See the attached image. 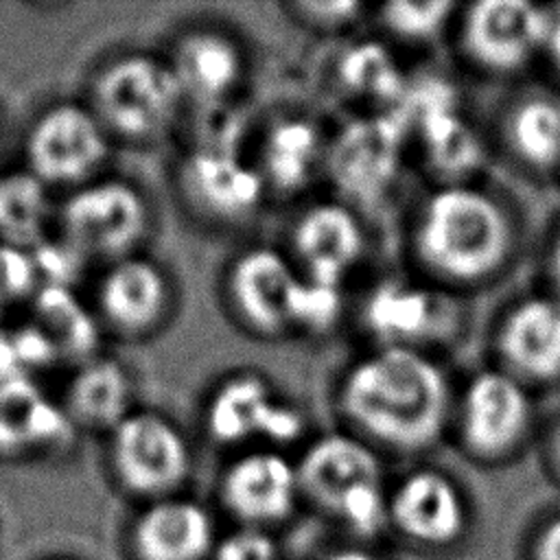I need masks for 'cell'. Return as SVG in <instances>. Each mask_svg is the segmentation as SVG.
<instances>
[{"label": "cell", "mask_w": 560, "mask_h": 560, "mask_svg": "<svg viewBox=\"0 0 560 560\" xmlns=\"http://www.w3.org/2000/svg\"><path fill=\"white\" fill-rule=\"evenodd\" d=\"M52 199L48 186L31 171L0 177V243L33 249L48 238Z\"/></svg>", "instance_id": "obj_26"}, {"label": "cell", "mask_w": 560, "mask_h": 560, "mask_svg": "<svg viewBox=\"0 0 560 560\" xmlns=\"http://www.w3.org/2000/svg\"><path fill=\"white\" fill-rule=\"evenodd\" d=\"M184 92L168 61L144 52L112 59L94 79L92 112L107 133L153 140L175 120Z\"/></svg>", "instance_id": "obj_3"}, {"label": "cell", "mask_w": 560, "mask_h": 560, "mask_svg": "<svg viewBox=\"0 0 560 560\" xmlns=\"http://www.w3.org/2000/svg\"><path fill=\"white\" fill-rule=\"evenodd\" d=\"M549 271H551V278H553V284L560 293V232L551 245V254H549ZM560 298V295H558Z\"/></svg>", "instance_id": "obj_39"}, {"label": "cell", "mask_w": 560, "mask_h": 560, "mask_svg": "<svg viewBox=\"0 0 560 560\" xmlns=\"http://www.w3.org/2000/svg\"><path fill=\"white\" fill-rule=\"evenodd\" d=\"M206 427L217 442L225 444L254 438L293 442L304 431V416L265 378L236 374L212 392L206 405Z\"/></svg>", "instance_id": "obj_7"}, {"label": "cell", "mask_w": 560, "mask_h": 560, "mask_svg": "<svg viewBox=\"0 0 560 560\" xmlns=\"http://www.w3.org/2000/svg\"><path fill=\"white\" fill-rule=\"evenodd\" d=\"M457 308L444 295L413 282L387 280L372 289L363 306L368 330L381 348L420 350L455 330Z\"/></svg>", "instance_id": "obj_11"}, {"label": "cell", "mask_w": 560, "mask_h": 560, "mask_svg": "<svg viewBox=\"0 0 560 560\" xmlns=\"http://www.w3.org/2000/svg\"><path fill=\"white\" fill-rule=\"evenodd\" d=\"M300 486L330 510L354 490L381 483V466L372 448L359 438L332 433L315 440L298 468Z\"/></svg>", "instance_id": "obj_18"}, {"label": "cell", "mask_w": 560, "mask_h": 560, "mask_svg": "<svg viewBox=\"0 0 560 560\" xmlns=\"http://www.w3.org/2000/svg\"><path fill=\"white\" fill-rule=\"evenodd\" d=\"M138 542L149 560H197L212 542V525L192 501H162L140 518Z\"/></svg>", "instance_id": "obj_25"}, {"label": "cell", "mask_w": 560, "mask_h": 560, "mask_svg": "<svg viewBox=\"0 0 560 560\" xmlns=\"http://www.w3.org/2000/svg\"><path fill=\"white\" fill-rule=\"evenodd\" d=\"M171 284L160 265L127 256L109 265L98 284V308L120 332L136 335L155 328L168 308Z\"/></svg>", "instance_id": "obj_16"}, {"label": "cell", "mask_w": 560, "mask_h": 560, "mask_svg": "<svg viewBox=\"0 0 560 560\" xmlns=\"http://www.w3.org/2000/svg\"><path fill=\"white\" fill-rule=\"evenodd\" d=\"M61 236L88 260L116 262L149 232L144 195L125 179H96L79 186L59 210Z\"/></svg>", "instance_id": "obj_4"}, {"label": "cell", "mask_w": 560, "mask_h": 560, "mask_svg": "<svg viewBox=\"0 0 560 560\" xmlns=\"http://www.w3.org/2000/svg\"><path fill=\"white\" fill-rule=\"evenodd\" d=\"M133 385L127 370L105 357H94L72 374L63 407L74 427L114 431L131 413Z\"/></svg>", "instance_id": "obj_22"}, {"label": "cell", "mask_w": 560, "mask_h": 560, "mask_svg": "<svg viewBox=\"0 0 560 560\" xmlns=\"http://www.w3.org/2000/svg\"><path fill=\"white\" fill-rule=\"evenodd\" d=\"M508 140L516 158L534 171L560 164V101L532 96L521 101L508 118Z\"/></svg>", "instance_id": "obj_27"}, {"label": "cell", "mask_w": 560, "mask_h": 560, "mask_svg": "<svg viewBox=\"0 0 560 560\" xmlns=\"http://www.w3.org/2000/svg\"><path fill=\"white\" fill-rule=\"evenodd\" d=\"M453 11L455 4L446 0L389 2L381 9V22L400 39L429 42L444 31Z\"/></svg>", "instance_id": "obj_30"}, {"label": "cell", "mask_w": 560, "mask_h": 560, "mask_svg": "<svg viewBox=\"0 0 560 560\" xmlns=\"http://www.w3.org/2000/svg\"><path fill=\"white\" fill-rule=\"evenodd\" d=\"M28 322L50 343L57 363H74L77 368L96 357L101 343L98 322L74 289H37L31 300Z\"/></svg>", "instance_id": "obj_23"}, {"label": "cell", "mask_w": 560, "mask_h": 560, "mask_svg": "<svg viewBox=\"0 0 560 560\" xmlns=\"http://www.w3.org/2000/svg\"><path fill=\"white\" fill-rule=\"evenodd\" d=\"M182 188L203 214L219 221L249 217L267 190L258 166L232 147H201L190 153L182 166Z\"/></svg>", "instance_id": "obj_13"}, {"label": "cell", "mask_w": 560, "mask_h": 560, "mask_svg": "<svg viewBox=\"0 0 560 560\" xmlns=\"http://www.w3.org/2000/svg\"><path fill=\"white\" fill-rule=\"evenodd\" d=\"M337 77L346 92L378 105H396L407 88L394 55L378 42L348 48L337 63Z\"/></svg>", "instance_id": "obj_28"}, {"label": "cell", "mask_w": 560, "mask_h": 560, "mask_svg": "<svg viewBox=\"0 0 560 560\" xmlns=\"http://www.w3.org/2000/svg\"><path fill=\"white\" fill-rule=\"evenodd\" d=\"M293 247L302 262V276L341 287L363 249V232L357 217L341 203L311 206L293 228Z\"/></svg>", "instance_id": "obj_15"}, {"label": "cell", "mask_w": 560, "mask_h": 560, "mask_svg": "<svg viewBox=\"0 0 560 560\" xmlns=\"http://www.w3.org/2000/svg\"><path fill=\"white\" fill-rule=\"evenodd\" d=\"M553 457H556V464L560 468V424H558L556 435H553Z\"/></svg>", "instance_id": "obj_41"}, {"label": "cell", "mask_w": 560, "mask_h": 560, "mask_svg": "<svg viewBox=\"0 0 560 560\" xmlns=\"http://www.w3.org/2000/svg\"><path fill=\"white\" fill-rule=\"evenodd\" d=\"M39 289L55 287V289H74L79 278L88 267V258L61 234L59 238H44L39 245L31 249Z\"/></svg>", "instance_id": "obj_32"}, {"label": "cell", "mask_w": 560, "mask_h": 560, "mask_svg": "<svg viewBox=\"0 0 560 560\" xmlns=\"http://www.w3.org/2000/svg\"><path fill=\"white\" fill-rule=\"evenodd\" d=\"M389 512L413 538L444 542L464 523V503L453 481L438 470H416L396 490Z\"/></svg>", "instance_id": "obj_21"}, {"label": "cell", "mask_w": 560, "mask_h": 560, "mask_svg": "<svg viewBox=\"0 0 560 560\" xmlns=\"http://www.w3.org/2000/svg\"><path fill=\"white\" fill-rule=\"evenodd\" d=\"M532 424L529 394L508 370L472 376L459 402V427L466 446L481 457L510 453Z\"/></svg>", "instance_id": "obj_9"}, {"label": "cell", "mask_w": 560, "mask_h": 560, "mask_svg": "<svg viewBox=\"0 0 560 560\" xmlns=\"http://www.w3.org/2000/svg\"><path fill=\"white\" fill-rule=\"evenodd\" d=\"M542 52L560 74V4L547 7V33H545V46Z\"/></svg>", "instance_id": "obj_37"}, {"label": "cell", "mask_w": 560, "mask_h": 560, "mask_svg": "<svg viewBox=\"0 0 560 560\" xmlns=\"http://www.w3.org/2000/svg\"><path fill=\"white\" fill-rule=\"evenodd\" d=\"M341 313V289L335 284L317 282L300 271V282L291 304L289 328H300L306 332L328 330Z\"/></svg>", "instance_id": "obj_31"}, {"label": "cell", "mask_w": 560, "mask_h": 560, "mask_svg": "<svg viewBox=\"0 0 560 560\" xmlns=\"http://www.w3.org/2000/svg\"><path fill=\"white\" fill-rule=\"evenodd\" d=\"M112 462L138 492L177 486L188 470V446L177 427L153 411H131L112 431Z\"/></svg>", "instance_id": "obj_10"}, {"label": "cell", "mask_w": 560, "mask_h": 560, "mask_svg": "<svg viewBox=\"0 0 560 560\" xmlns=\"http://www.w3.org/2000/svg\"><path fill=\"white\" fill-rule=\"evenodd\" d=\"M57 363L44 335L31 324L0 328V385L35 381V374Z\"/></svg>", "instance_id": "obj_29"}, {"label": "cell", "mask_w": 560, "mask_h": 560, "mask_svg": "<svg viewBox=\"0 0 560 560\" xmlns=\"http://www.w3.org/2000/svg\"><path fill=\"white\" fill-rule=\"evenodd\" d=\"M300 271L273 247L243 252L228 273V298L247 328L260 335L289 330Z\"/></svg>", "instance_id": "obj_12"}, {"label": "cell", "mask_w": 560, "mask_h": 560, "mask_svg": "<svg viewBox=\"0 0 560 560\" xmlns=\"http://www.w3.org/2000/svg\"><path fill=\"white\" fill-rule=\"evenodd\" d=\"M184 96L217 105L241 81L243 55L236 42L219 31L186 33L168 61Z\"/></svg>", "instance_id": "obj_19"}, {"label": "cell", "mask_w": 560, "mask_h": 560, "mask_svg": "<svg viewBox=\"0 0 560 560\" xmlns=\"http://www.w3.org/2000/svg\"><path fill=\"white\" fill-rule=\"evenodd\" d=\"M326 158L319 129L306 118L273 122L260 144L258 171L267 188L295 192L306 186Z\"/></svg>", "instance_id": "obj_24"}, {"label": "cell", "mask_w": 560, "mask_h": 560, "mask_svg": "<svg viewBox=\"0 0 560 560\" xmlns=\"http://www.w3.org/2000/svg\"><path fill=\"white\" fill-rule=\"evenodd\" d=\"M74 422L35 381L0 385V451L24 455L57 451L72 442Z\"/></svg>", "instance_id": "obj_17"}, {"label": "cell", "mask_w": 560, "mask_h": 560, "mask_svg": "<svg viewBox=\"0 0 560 560\" xmlns=\"http://www.w3.org/2000/svg\"><path fill=\"white\" fill-rule=\"evenodd\" d=\"M547 7L525 0H481L468 7L462 42L475 63L490 72H514L542 52Z\"/></svg>", "instance_id": "obj_8"}, {"label": "cell", "mask_w": 560, "mask_h": 560, "mask_svg": "<svg viewBox=\"0 0 560 560\" xmlns=\"http://www.w3.org/2000/svg\"><path fill=\"white\" fill-rule=\"evenodd\" d=\"M499 352L518 381L560 378V298L529 295L516 302L499 328Z\"/></svg>", "instance_id": "obj_14"}, {"label": "cell", "mask_w": 560, "mask_h": 560, "mask_svg": "<svg viewBox=\"0 0 560 560\" xmlns=\"http://www.w3.org/2000/svg\"><path fill=\"white\" fill-rule=\"evenodd\" d=\"M354 532L376 534L387 516V503L381 492V483L363 486L350 492L335 510Z\"/></svg>", "instance_id": "obj_34"}, {"label": "cell", "mask_w": 560, "mask_h": 560, "mask_svg": "<svg viewBox=\"0 0 560 560\" xmlns=\"http://www.w3.org/2000/svg\"><path fill=\"white\" fill-rule=\"evenodd\" d=\"M405 138L407 131L392 112L348 122L326 147L330 179L352 199H378L396 179Z\"/></svg>", "instance_id": "obj_6"}, {"label": "cell", "mask_w": 560, "mask_h": 560, "mask_svg": "<svg viewBox=\"0 0 560 560\" xmlns=\"http://www.w3.org/2000/svg\"><path fill=\"white\" fill-rule=\"evenodd\" d=\"M328 560H376L372 558L370 553H363V551H357V549H346V551H339V553H332Z\"/></svg>", "instance_id": "obj_40"}, {"label": "cell", "mask_w": 560, "mask_h": 560, "mask_svg": "<svg viewBox=\"0 0 560 560\" xmlns=\"http://www.w3.org/2000/svg\"><path fill=\"white\" fill-rule=\"evenodd\" d=\"M223 486L232 510L252 521H269L291 510L300 477L280 453L256 451L230 466Z\"/></svg>", "instance_id": "obj_20"}, {"label": "cell", "mask_w": 560, "mask_h": 560, "mask_svg": "<svg viewBox=\"0 0 560 560\" xmlns=\"http://www.w3.org/2000/svg\"><path fill=\"white\" fill-rule=\"evenodd\" d=\"M39 289L28 249L0 243V315L31 302Z\"/></svg>", "instance_id": "obj_33"}, {"label": "cell", "mask_w": 560, "mask_h": 560, "mask_svg": "<svg viewBox=\"0 0 560 560\" xmlns=\"http://www.w3.org/2000/svg\"><path fill=\"white\" fill-rule=\"evenodd\" d=\"M304 22L317 28H341L357 20L359 11L363 9L359 2H298L293 7Z\"/></svg>", "instance_id": "obj_35"}, {"label": "cell", "mask_w": 560, "mask_h": 560, "mask_svg": "<svg viewBox=\"0 0 560 560\" xmlns=\"http://www.w3.org/2000/svg\"><path fill=\"white\" fill-rule=\"evenodd\" d=\"M219 560H276V549L265 534L241 532L223 540Z\"/></svg>", "instance_id": "obj_36"}, {"label": "cell", "mask_w": 560, "mask_h": 560, "mask_svg": "<svg viewBox=\"0 0 560 560\" xmlns=\"http://www.w3.org/2000/svg\"><path fill=\"white\" fill-rule=\"evenodd\" d=\"M107 129L92 107L57 103L33 122L26 136L28 171L46 186L85 184L105 162Z\"/></svg>", "instance_id": "obj_5"}, {"label": "cell", "mask_w": 560, "mask_h": 560, "mask_svg": "<svg viewBox=\"0 0 560 560\" xmlns=\"http://www.w3.org/2000/svg\"><path fill=\"white\" fill-rule=\"evenodd\" d=\"M540 560H560V518H556L542 534Z\"/></svg>", "instance_id": "obj_38"}, {"label": "cell", "mask_w": 560, "mask_h": 560, "mask_svg": "<svg viewBox=\"0 0 560 560\" xmlns=\"http://www.w3.org/2000/svg\"><path fill=\"white\" fill-rule=\"evenodd\" d=\"M339 405L365 435L396 448H422L442 433L451 392L424 352L378 348L348 370Z\"/></svg>", "instance_id": "obj_1"}, {"label": "cell", "mask_w": 560, "mask_h": 560, "mask_svg": "<svg viewBox=\"0 0 560 560\" xmlns=\"http://www.w3.org/2000/svg\"><path fill=\"white\" fill-rule=\"evenodd\" d=\"M413 236L422 262L455 282L492 276L512 252V223L503 206L483 190L455 184L424 201Z\"/></svg>", "instance_id": "obj_2"}]
</instances>
